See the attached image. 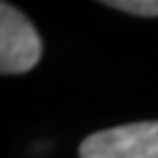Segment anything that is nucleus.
I'll return each mask as SVG.
<instances>
[{
  "label": "nucleus",
  "instance_id": "1",
  "mask_svg": "<svg viewBox=\"0 0 158 158\" xmlns=\"http://www.w3.org/2000/svg\"><path fill=\"white\" fill-rule=\"evenodd\" d=\"M80 158H158V120L95 131L82 141Z\"/></svg>",
  "mask_w": 158,
  "mask_h": 158
},
{
  "label": "nucleus",
  "instance_id": "2",
  "mask_svg": "<svg viewBox=\"0 0 158 158\" xmlns=\"http://www.w3.org/2000/svg\"><path fill=\"white\" fill-rule=\"evenodd\" d=\"M42 55V42L31 21L14 6H0V71L19 74L35 67Z\"/></svg>",
  "mask_w": 158,
  "mask_h": 158
},
{
  "label": "nucleus",
  "instance_id": "3",
  "mask_svg": "<svg viewBox=\"0 0 158 158\" xmlns=\"http://www.w3.org/2000/svg\"><path fill=\"white\" fill-rule=\"evenodd\" d=\"M105 6L116 8L120 12H128L141 17H154L158 15V0H114L105 2Z\"/></svg>",
  "mask_w": 158,
  "mask_h": 158
}]
</instances>
